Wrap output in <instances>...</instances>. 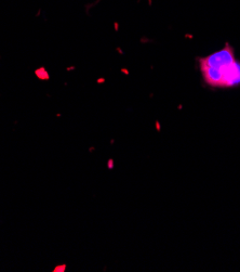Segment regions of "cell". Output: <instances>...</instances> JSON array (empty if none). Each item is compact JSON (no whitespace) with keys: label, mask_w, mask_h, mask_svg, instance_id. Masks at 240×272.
I'll list each match as a JSON object with an SVG mask.
<instances>
[{"label":"cell","mask_w":240,"mask_h":272,"mask_svg":"<svg viewBox=\"0 0 240 272\" xmlns=\"http://www.w3.org/2000/svg\"><path fill=\"white\" fill-rule=\"evenodd\" d=\"M198 67L204 84L210 88L229 89L240 86V61L228 42L221 50L199 57Z\"/></svg>","instance_id":"cell-1"},{"label":"cell","mask_w":240,"mask_h":272,"mask_svg":"<svg viewBox=\"0 0 240 272\" xmlns=\"http://www.w3.org/2000/svg\"><path fill=\"white\" fill-rule=\"evenodd\" d=\"M108 165H109V166H108L109 168H112V167H114V166H112V165H114V162H112V159H109V162H108Z\"/></svg>","instance_id":"cell-4"},{"label":"cell","mask_w":240,"mask_h":272,"mask_svg":"<svg viewBox=\"0 0 240 272\" xmlns=\"http://www.w3.org/2000/svg\"><path fill=\"white\" fill-rule=\"evenodd\" d=\"M35 75L40 79V80H49L51 78L50 74L47 69L44 67H40V68H37L35 70Z\"/></svg>","instance_id":"cell-2"},{"label":"cell","mask_w":240,"mask_h":272,"mask_svg":"<svg viewBox=\"0 0 240 272\" xmlns=\"http://www.w3.org/2000/svg\"><path fill=\"white\" fill-rule=\"evenodd\" d=\"M65 270H66V265H61V266L55 267L53 272H64Z\"/></svg>","instance_id":"cell-3"},{"label":"cell","mask_w":240,"mask_h":272,"mask_svg":"<svg viewBox=\"0 0 240 272\" xmlns=\"http://www.w3.org/2000/svg\"><path fill=\"white\" fill-rule=\"evenodd\" d=\"M72 69H74V67H67V68H66V70H68V72H70Z\"/></svg>","instance_id":"cell-5"}]
</instances>
